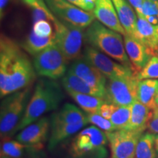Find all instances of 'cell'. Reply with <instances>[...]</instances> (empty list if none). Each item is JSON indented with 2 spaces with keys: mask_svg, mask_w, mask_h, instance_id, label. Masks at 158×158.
Returning a JSON list of instances; mask_svg holds the SVG:
<instances>
[{
  "mask_svg": "<svg viewBox=\"0 0 158 158\" xmlns=\"http://www.w3.org/2000/svg\"><path fill=\"white\" fill-rule=\"evenodd\" d=\"M36 77L34 65L21 47L2 35L0 40V95L1 98L24 89Z\"/></svg>",
  "mask_w": 158,
  "mask_h": 158,
  "instance_id": "cell-1",
  "label": "cell"
},
{
  "mask_svg": "<svg viewBox=\"0 0 158 158\" xmlns=\"http://www.w3.org/2000/svg\"><path fill=\"white\" fill-rule=\"evenodd\" d=\"M63 99L62 88L54 80L46 78L39 80L14 134L37 121L43 114L56 110Z\"/></svg>",
  "mask_w": 158,
  "mask_h": 158,
  "instance_id": "cell-2",
  "label": "cell"
},
{
  "mask_svg": "<svg viewBox=\"0 0 158 158\" xmlns=\"http://www.w3.org/2000/svg\"><path fill=\"white\" fill-rule=\"evenodd\" d=\"M85 39L90 46L135 71L126 52L124 38L121 34L94 20L85 31Z\"/></svg>",
  "mask_w": 158,
  "mask_h": 158,
  "instance_id": "cell-3",
  "label": "cell"
},
{
  "mask_svg": "<svg viewBox=\"0 0 158 158\" xmlns=\"http://www.w3.org/2000/svg\"><path fill=\"white\" fill-rule=\"evenodd\" d=\"M31 87L27 86L4 98L0 108V135L2 141L14 135L23 118L29 99Z\"/></svg>",
  "mask_w": 158,
  "mask_h": 158,
  "instance_id": "cell-4",
  "label": "cell"
},
{
  "mask_svg": "<svg viewBox=\"0 0 158 158\" xmlns=\"http://www.w3.org/2000/svg\"><path fill=\"white\" fill-rule=\"evenodd\" d=\"M108 138L106 132L96 126H89L78 132L71 142V158H106Z\"/></svg>",
  "mask_w": 158,
  "mask_h": 158,
  "instance_id": "cell-5",
  "label": "cell"
},
{
  "mask_svg": "<svg viewBox=\"0 0 158 158\" xmlns=\"http://www.w3.org/2000/svg\"><path fill=\"white\" fill-rule=\"evenodd\" d=\"M56 43L68 61L78 59L82 48L85 33L80 27L56 18L54 22Z\"/></svg>",
  "mask_w": 158,
  "mask_h": 158,
  "instance_id": "cell-6",
  "label": "cell"
},
{
  "mask_svg": "<svg viewBox=\"0 0 158 158\" xmlns=\"http://www.w3.org/2000/svg\"><path fill=\"white\" fill-rule=\"evenodd\" d=\"M138 81L136 75L108 79L105 101L117 106H131L138 100Z\"/></svg>",
  "mask_w": 158,
  "mask_h": 158,
  "instance_id": "cell-7",
  "label": "cell"
},
{
  "mask_svg": "<svg viewBox=\"0 0 158 158\" xmlns=\"http://www.w3.org/2000/svg\"><path fill=\"white\" fill-rule=\"evenodd\" d=\"M67 59L56 43L35 55L33 65L36 73L44 78L56 80L67 73Z\"/></svg>",
  "mask_w": 158,
  "mask_h": 158,
  "instance_id": "cell-8",
  "label": "cell"
},
{
  "mask_svg": "<svg viewBox=\"0 0 158 158\" xmlns=\"http://www.w3.org/2000/svg\"><path fill=\"white\" fill-rule=\"evenodd\" d=\"M143 132L116 130L106 133L110 158H135L136 148Z\"/></svg>",
  "mask_w": 158,
  "mask_h": 158,
  "instance_id": "cell-9",
  "label": "cell"
},
{
  "mask_svg": "<svg viewBox=\"0 0 158 158\" xmlns=\"http://www.w3.org/2000/svg\"><path fill=\"white\" fill-rule=\"evenodd\" d=\"M44 1L51 12L59 19L81 29L87 28L95 19L93 13L79 8L68 0Z\"/></svg>",
  "mask_w": 158,
  "mask_h": 158,
  "instance_id": "cell-10",
  "label": "cell"
},
{
  "mask_svg": "<svg viewBox=\"0 0 158 158\" xmlns=\"http://www.w3.org/2000/svg\"><path fill=\"white\" fill-rule=\"evenodd\" d=\"M84 56L108 79L137 75L132 68L115 62L110 56L92 46L85 48Z\"/></svg>",
  "mask_w": 158,
  "mask_h": 158,
  "instance_id": "cell-11",
  "label": "cell"
},
{
  "mask_svg": "<svg viewBox=\"0 0 158 158\" xmlns=\"http://www.w3.org/2000/svg\"><path fill=\"white\" fill-rule=\"evenodd\" d=\"M68 70L105 95L107 83L106 76L84 56L75 59Z\"/></svg>",
  "mask_w": 158,
  "mask_h": 158,
  "instance_id": "cell-12",
  "label": "cell"
},
{
  "mask_svg": "<svg viewBox=\"0 0 158 158\" xmlns=\"http://www.w3.org/2000/svg\"><path fill=\"white\" fill-rule=\"evenodd\" d=\"M51 126L50 120L41 117L23 128L16 136V140L27 146L39 145L45 141Z\"/></svg>",
  "mask_w": 158,
  "mask_h": 158,
  "instance_id": "cell-13",
  "label": "cell"
},
{
  "mask_svg": "<svg viewBox=\"0 0 158 158\" xmlns=\"http://www.w3.org/2000/svg\"><path fill=\"white\" fill-rule=\"evenodd\" d=\"M123 37L127 56L135 71L138 73L144 68L154 54L143 43L135 37L127 34Z\"/></svg>",
  "mask_w": 158,
  "mask_h": 158,
  "instance_id": "cell-14",
  "label": "cell"
},
{
  "mask_svg": "<svg viewBox=\"0 0 158 158\" xmlns=\"http://www.w3.org/2000/svg\"><path fill=\"white\" fill-rule=\"evenodd\" d=\"M93 14L95 19L106 27L123 36L126 35L112 0H97Z\"/></svg>",
  "mask_w": 158,
  "mask_h": 158,
  "instance_id": "cell-15",
  "label": "cell"
},
{
  "mask_svg": "<svg viewBox=\"0 0 158 158\" xmlns=\"http://www.w3.org/2000/svg\"><path fill=\"white\" fill-rule=\"evenodd\" d=\"M135 37L143 43L154 55L158 54V26L152 24L145 18L138 15Z\"/></svg>",
  "mask_w": 158,
  "mask_h": 158,
  "instance_id": "cell-16",
  "label": "cell"
},
{
  "mask_svg": "<svg viewBox=\"0 0 158 158\" xmlns=\"http://www.w3.org/2000/svg\"><path fill=\"white\" fill-rule=\"evenodd\" d=\"M87 120L86 115L81 110L73 104L66 103L62 106L60 110L51 116V127L74 124Z\"/></svg>",
  "mask_w": 158,
  "mask_h": 158,
  "instance_id": "cell-17",
  "label": "cell"
},
{
  "mask_svg": "<svg viewBox=\"0 0 158 158\" xmlns=\"http://www.w3.org/2000/svg\"><path fill=\"white\" fill-rule=\"evenodd\" d=\"M126 34L135 37L138 15L127 0H112Z\"/></svg>",
  "mask_w": 158,
  "mask_h": 158,
  "instance_id": "cell-18",
  "label": "cell"
},
{
  "mask_svg": "<svg viewBox=\"0 0 158 158\" xmlns=\"http://www.w3.org/2000/svg\"><path fill=\"white\" fill-rule=\"evenodd\" d=\"M152 110L137 100L131 106L130 122L125 130L144 132L147 128Z\"/></svg>",
  "mask_w": 158,
  "mask_h": 158,
  "instance_id": "cell-19",
  "label": "cell"
},
{
  "mask_svg": "<svg viewBox=\"0 0 158 158\" xmlns=\"http://www.w3.org/2000/svg\"><path fill=\"white\" fill-rule=\"evenodd\" d=\"M157 94L158 79H143L138 81V100L152 110L157 107Z\"/></svg>",
  "mask_w": 158,
  "mask_h": 158,
  "instance_id": "cell-20",
  "label": "cell"
},
{
  "mask_svg": "<svg viewBox=\"0 0 158 158\" xmlns=\"http://www.w3.org/2000/svg\"><path fill=\"white\" fill-rule=\"evenodd\" d=\"M62 84L65 90H72L79 93L87 94L90 95L100 97L104 98L105 95L96 89H94L85 82L84 80L79 78L70 71L68 70L66 74L62 77Z\"/></svg>",
  "mask_w": 158,
  "mask_h": 158,
  "instance_id": "cell-21",
  "label": "cell"
},
{
  "mask_svg": "<svg viewBox=\"0 0 158 158\" xmlns=\"http://www.w3.org/2000/svg\"><path fill=\"white\" fill-rule=\"evenodd\" d=\"M87 124H89L88 119L74 124H67L51 127V135L48 141L49 150L54 149L60 142L78 133Z\"/></svg>",
  "mask_w": 158,
  "mask_h": 158,
  "instance_id": "cell-22",
  "label": "cell"
},
{
  "mask_svg": "<svg viewBox=\"0 0 158 158\" xmlns=\"http://www.w3.org/2000/svg\"><path fill=\"white\" fill-rule=\"evenodd\" d=\"M55 43V34L50 37H40L31 30L22 43L21 47L28 54L35 56Z\"/></svg>",
  "mask_w": 158,
  "mask_h": 158,
  "instance_id": "cell-23",
  "label": "cell"
},
{
  "mask_svg": "<svg viewBox=\"0 0 158 158\" xmlns=\"http://www.w3.org/2000/svg\"><path fill=\"white\" fill-rule=\"evenodd\" d=\"M67 92L83 110L87 114L98 113L101 106L106 102L104 98L100 97L79 93L72 90H67Z\"/></svg>",
  "mask_w": 158,
  "mask_h": 158,
  "instance_id": "cell-24",
  "label": "cell"
},
{
  "mask_svg": "<svg viewBox=\"0 0 158 158\" xmlns=\"http://www.w3.org/2000/svg\"><path fill=\"white\" fill-rule=\"evenodd\" d=\"M27 5L32 12L33 23L40 20H47V21L54 22L56 18L51 12L44 0H20Z\"/></svg>",
  "mask_w": 158,
  "mask_h": 158,
  "instance_id": "cell-25",
  "label": "cell"
},
{
  "mask_svg": "<svg viewBox=\"0 0 158 158\" xmlns=\"http://www.w3.org/2000/svg\"><path fill=\"white\" fill-rule=\"evenodd\" d=\"M155 136L152 133H143L136 148L135 158H157Z\"/></svg>",
  "mask_w": 158,
  "mask_h": 158,
  "instance_id": "cell-26",
  "label": "cell"
},
{
  "mask_svg": "<svg viewBox=\"0 0 158 158\" xmlns=\"http://www.w3.org/2000/svg\"><path fill=\"white\" fill-rule=\"evenodd\" d=\"M131 106H116L110 120L116 130H125L130 122Z\"/></svg>",
  "mask_w": 158,
  "mask_h": 158,
  "instance_id": "cell-27",
  "label": "cell"
},
{
  "mask_svg": "<svg viewBox=\"0 0 158 158\" xmlns=\"http://www.w3.org/2000/svg\"><path fill=\"white\" fill-rule=\"evenodd\" d=\"M27 147V145L21 143L17 140L16 141H9L8 139L5 140L1 145V157H21Z\"/></svg>",
  "mask_w": 158,
  "mask_h": 158,
  "instance_id": "cell-28",
  "label": "cell"
},
{
  "mask_svg": "<svg viewBox=\"0 0 158 158\" xmlns=\"http://www.w3.org/2000/svg\"><path fill=\"white\" fill-rule=\"evenodd\" d=\"M138 81L158 79V54L153 55L144 68L136 75Z\"/></svg>",
  "mask_w": 158,
  "mask_h": 158,
  "instance_id": "cell-29",
  "label": "cell"
},
{
  "mask_svg": "<svg viewBox=\"0 0 158 158\" xmlns=\"http://www.w3.org/2000/svg\"><path fill=\"white\" fill-rule=\"evenodd\" d=\"M87 119L89 123L92 124L106 133H109L116 130V127L110 122V119L104 118L99 113L87 114Z\"/></svg>",
  "mask_w": 158,
  "mask_h": 158,
  "instance_id": "cell-30",
  "label": "cell"
},
{
  "mask_svg": "<svg viewBox=\"0 0 158 158\" xmlns=\"http://www.w3.org/2000/svg\"><path fill=\"white\" fill-rule=\"evenodd\" d=\"M32 31L40 37H50L54 34L53 32L52 26L47 20H40L33 23Z\"/></svg>",
  "mask_w": 158,
  "mask_h": 158,
  "instance_id": "cell-31",
  "label": "cell"
},
{
  "mask_svg": "<svg viewBox=\"0 0 158 158\" xmlns=\"http://www.w3.org/2000/svg\"><path fill=\"white\" fill-rule=\"evenodd\" d=\"M137 15L143 18L158 16V6L151 0H143L141 13Z\"/></svg>",
  "mask_w": 158,
  "mask_h": 158,
  "instance_id": "cell-32",
  "label": "cell"
},
{
  "mask_svg": "<svg viewBox=\"0 0 158 158\" xmlns=\"http://www.w3.org/2000/svg\"><path fill=\"white\" fill-rule=\"evenodd\" d=\"M147 129L149 130L150 133L158 134V107L153 110L152 115L148 123Z\"/></svg>",
  "mask_w": 158,
  "mask_h": 158,
  "instance_id": "cell-33",
  "label": "cell"
},
{
  "mask_svg": "<svg viewBox=\"0 0 158 158\" xmlns=\"http://www.w3.org/2000/svg\"><path fill=\"white\" fill-rule=\"evenodd\" d=\"M115 105L108 103V102H105L101 106V107H100L98 113L102 116H103L104 118L110 119L114 109H115Z\"/></svg>",
  "mask_w": 158,
  "mask_h": 158,
  "instance_id": "cell-34",
  "label": "cell"
},
{
  "mask_svg": "<svg viewBox=\"0 0 158 158\" xmlns=\"http://www.w3.org/2000/svg\"><path fill=\"white\" fill-rule=\"evenodd\" d=\"M127 1L132 5V7L135 10L137 14L141 13L142 6H143V0H127Z\"/></svg>",
  "mask_w": 158,
  "mask_h": 158,
  "instance_id": "cell-35",
  "label": "cell"
},
{
  "mask_svg": "<svg viewBox=\"0 0 158 158\" xmlns=\"http://www.w3.org/2000/svg\"><path fill=\"white\" fill-rule=\"evenodd\" d=\"M68 2H70V3H72L73 5H76V7H79V8L84 10L85 11L89 12V9L86 5L85 0H68Z\"/></svg>",
  "mask_w": 158,
  "mask_h": 158,
  "instance_id": "cell-36",
  "label": "cell"
},
{
  "mask_svg": "<svg viewBox=\"0 0 158 158\" xmlns=\"http://www.w3.org/2000/svg\"><path fill=\"white\" fill-rule=\"evenodd\" d=\"M86 5H87L89 12H93L95 5L97 2V0H85Z\"/></svg>",
  "mask_w": 158,
  "mask_h": 158,
  "instance_id": "cell-37",
  "label": "cell"
},
{
  "mask_svg": "<svg viewBox=\"0 0 158 158\" xmlns=\"http://www.w3.org/2000/svg\"><path fill=\"white\" fill-rule=\"evenodd\" d=\"M10 1V0H0V13H1V18H2L3 12Z\"/></svg>",
  "mask_w": 158,
  "mask_h": 158,
  "instance_id": "cell-38",
  "label": "cell"
},
{
  "mask_svg": "<svg viewBox=\"0 0 158 158\" xmlns=\"http://www.w3.org/2000/svg\"><path fill=\"white\" fill-rule=\"evenodd\" d=\"M154 136H155V146L156 151L158 154V134H154Z\"/></svg>",
  "mask_w": 158,
  "mask_h": 158,
  "instance_id": "cell-39",
  "label": "cell"
},
{
  "mask_svg": "<svg viewBox=\"0 0 158 158\" xmlns=\"http://www.w3.org/2000/svg\"><path fill=\"white\" fill-rule=\"evenodd\" d=\"M151 1H152L154 3H155L158 6V0H151Z\"/></svg>",
  "mask_w": 158,
  "mask_h": 158,
  "instance_id": "cell-40",
  "label": "cell"
},
{
  "mask_svg": "<svg viewBox=\"0 0 158 158\" xmlns=\"http://www.w3.org/2000/svg\"><path fill=\"white\" fill-rule=\"evenodd\" d=\"M156 102H157V106L158 107V94H157V99H156Z\"/></svg>",
  "mask_w": 158,
  "mask_h": 158,
  "instance_id": "cell-41",
  "label": "cell"
},
{
  "mask_svg": "<svg viewBox=\"0 0 158 158\" xmlns=\"http://www.w3.org/2000/svg\"><path fill=\"white\" fill-rule=\"evenodd\" d=\"M1 158H11V157H1Z\"/></svg>",
  "mask_w": 158,
  "mask_h": 158,
  "instance_id": "cell-42",
  "label": "cell"
},
{
  "mask_svg": "<svg viewBox=\"0 0 158 158\" xmlns=\"http://www.w3.org/2000/svg\"><path fill=\"white\" fill-rule=\"evenodd\" d=\"M157 158H158V156H157Z\"/></svg>",
  "mask_w": 158,
  "mask_h": 158,
  "instance_id": "cell-43",
  "label": "cell"
}]
</instances>
